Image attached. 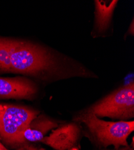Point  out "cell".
Returning a JSON list of instances; mask_svg holds the SVG:
<instances>
[{
    "instance_id": "obj_1",
    "label": "cell",
    "mask_w": 134,
    "mask_h": 150,
    "mask_svg": "<svg viewBox=\"0 0 134 150\" xmlns=\"http://www.w3.org/2000/svg\"><path fill=\"white\" fill-rule=\"evenodd\" d=\"M62 65L58 51L30 41L0 37V72L21 74L48 83Z\"/></svg>"
},
{
    "instance_id": "obj_2",
    "label": "cell",
    "mask_w": 134,
    "mask_h": 150,
    "mask_svg": "<svg viewBox=\"0 0 134 150\" xmlns=\"http://www.w3.org/2000/svg\"><path fill=\"white\" fill-rule=\"evenodd\" d=\"M72 121L79 124L82 135L97 149L128 146V138L134 130L133 120L107 121L82 110L78 112Z\"/></svg>"
},
{
    "instance_id": "obj_3",
    "label": "cell",
    "mask_w": 134,
    "mask_h": 150,
    "mask_svg": "<svg viewBox=\"0 0 134 150\" xmlns=\"http://www.w3.org/2000/svg\"><path fill=\"white\" fill-rule=\"evenodd\" d=\"M98 118L108 117L118 121H129L134 118V82L119 87L82 110Z\"/></svg>"
},
{
    "instance_id": "obj_4",
    "label": "cell",
    "mask_w": 134,
    "mask_h": 150,
    "mask_svg": "<svg viewBox=\"0 0 134 150\" xmlns=\"http://www.w3.org/2000/svg\"><path fill=\"white\" fill-rule=\"evenodd\" d=\"M39 114L28 107L0 103V141L10 146L23 145V132Z\"/></svg>"
},
{
    "instance_id": "obj_5",
    "label": "cell",
    "mask_w": 134,
    "mask_h": 150,
    "mask_svg": "<svg viewBox=\"0 0 134 150\" xmlns=\"http://www.w3.org/2000/svg\"><path fill=\"white\" fill-rule=\"evenodd\" d=\"M41 141L55 150L80 149L79 141L82 135L79 124L75 122L62 125L52 130Z\"/></svg>"
},
{
    "instance_id": "obj_6",
    "label": "cell",
    "mask_w": 134,
    "mask_h": 150,
    "mask_svg": "<svg viewBox=\"0 0 134 150\" xmlns=\"http://www.w3.org/2000/svg\"><path fill=\"white\" fill-rule=\"evenodd\" d=\"M38 85L26 77H0V99L32 100L38 93Z\"/></svg>"
},
{
    "instance_id": "obj_7",
    "label": "cell",
    "mask_w": 134,
    "mask_h": 150,
    "mask_svg": "<svg viewBox=\"0 0 134 150\" xmlns=\"http://www.w3.org/2000/svg\"><path fill=\"white\" fill-rule=\"evenodd\" d=\"M118 1H94V21L91 35L93 38L104 37L111 28L113 14Z\"/></svg>"
},
{
    "instance_id": "obj_8",
    "label": "cell",
    "mask_w": 134,
    "mask_h": 150,
    "mask_svg": "<svg viewBox=\"0 0 134 150\" xmlns=\"http://www.w3.org/2000/svg\"><path fill=\"white\" fill-rule=\"evenodd\" d=\"M59 126L58 121L39 114L33 120L22 133L23 145L29 142H41L49 132Z\"/></svg>"
},
{
    "instance_id": "obj_9",
    "label": "cell",
    "mask_w": 134,
    "mask_h": 150,
    "mask_svg": "<svg viewBox=\"0 0 134 150\" xmlns=\"http://www.w3.org/2000/svg\"><path fill=\"white\" fill-rule=\"evenodd\" d=\"M72 150H80V149L77 148V149H74ZM95 150H134V146H133V142L132 143V145H129L127 146H124V147H121L118 149H116V148H101V149H97L96 148V149Z\"/></svg>"
},
{
    "instance_id": "obj_10",
    "label": "cell",
    "mask_w": 134,
    "mask_h": 150,
    "mask_svg": "<svg viewBox=\"0 0 134 150\" xmlns=\"http://www.w3.org/2000/svg\"><path fill=\"white\" fill-rule=\"evenodd\" d=\"M133 33H134V31H133V20H132V25H130V27H129V29H128V32L126 33L125 37L127 36L128 34H129V35L131 34L132 35H133Z\"/></svg>"
},
{
    "instance_id": "obj_11",
    "label": "cell",
    "mask_w": 134,
    "mask_h": 150,
    "mask_svg": "<svg viewBox=\"0 0 134 150\" xmlns=\"http://www.w3.org/2000/svg\"><path fill=\"white\" fill-rule=\"evenodd\" d=\"M27 150H45L43 148H34V147H28Z\"/></svg>"
},
{
    "instance_id": "obj_12",
    "label": "cell",
    "mask_w": 134,
    "mask_h": 150,
    "mask_svg": "<svg viewBox=\"0 0 134 150\" xmlns=\"http://www.w3.org/2000/svg\"><path fill=\"white\" fill-rule=\"evenodd\" d=\"M0 150H8L0 141Z\"/></svg>"
}]
</instances>
